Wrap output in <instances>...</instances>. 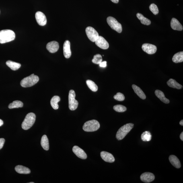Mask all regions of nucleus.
Instances as JSON below:
<instances>
[{
    "label": "nucleus",
    "instance_id": "17",
    "mask_svg": "<svg viewBox=\"0 0 183 183\" xmlns=\"http://www.w3.org/2000/svg\"><path fill=\"white\" fill-rule=\"evenodd\" d=\"M171 26L173 30L181 31L183 30V27L178 19L173 18L171 22Z\"/></svg>",
    "mask_w": 183,
    "mask_h": 183
},
{
    "label": "nucleus",
    "instance_id": "19",
    "mask_svg": "<svg viewBox=\"0 0 183 183\" xmlns=\"http://www.w3.org/2000/svg\"><path fill=\"white\" fill-rule=\"evenodd\" d=\"M15 169L16 172L19 174H27L31 173L30 169L23 165H17L15 167Z\"/></svg>",
    "mask_w": 183,
    "mask_h": 183
},
{
    "label": "nucleus",
    "instance_id": "25",
    "mask_svg": "<svg viewBox=\"0 0 183 183\" xmlns=\"http://www.w3.org/2000/svg\"><path fill=\"white\" fill-rule=\"evenodd\" d=\"M172 61L175 63H182L183 61V52H180L175 54L172 58Z\"/></svg>",
    "mask_w": 183,
    "mask_h": 183
},
{
    "label": "nucleus",
    "instance_id": "8",
    "mask_svg": "<svg viewBox=\"0 0 183 183\" xmlns=\"http://www.w3.org/2000/svg\"><path fill=\"white\" fill-rule=\"evenodd\" d=\"M85 32L89 39L93 42H95L99 36L98 33L92 27H87Z\"/></svg>",
    "mask_w": 183,
    "mask_h": 183
},
{
    "label": "nucleus",
    "instance_id": "35",
    "mask_svg": "<svg viewBox=\"0 0 183 183\" xmlns=\"http://www.w3.org/2000/svg\"><path fill=\"white\" fill-rule=\"evenodd\" d=\"M5 139L3 138L0 139V150L2 148L5 143Z\"/></svg>",
    "mask_w": 183,
    "mask_h": 183
},
{
    "label": "nucleus",
    "instance_id": "23",
    "mask_svg": "<svg viewBox=\"0 0 183 183\" xmlns=\"http://www.w3.org/2000/svg\"><path fill=\"white\" fill-rule=\"evenodd\" d=\"M41 145L44 150L48 151L49 149V142L47 136L44 135L42 137L41 141Z\"/></svg>",
    "mask_w": 183,
    "mask_h": 183
},
{
    "label": "nucleus",
    "instance_id": "6",
    "mask_svg": "<svg viewBox=\"0 0 183 183\" xmlns=\"http://www.w3.org/2000/svg\"><path fill=\"white\" fill-rule=\"evenodd\" d=\"M107 22L113 30H115L119 33L122 31V25L115 18L112 17H109L107 18Z\"/></svg>",
    "mask_w": 183,
    "mask_h": 183
},
{
    "label": "nucleus",
    "instance_id": "4",
    "mask_svg": "<svg viewBox=\"0 0 183 183\" xmlns=\"http://www.w3.org/2000/svg\"><path fill=\"white\" fill-rule=\"evenodd\" d=\"M36 120V115L34 113H30L27 114L23 122L21 127L24 130H28L33 125Z\"/></svg>",
    "mask_w": 183,
    "mask_h": 183
},
{
    "label": "nucleus",
    "instance_id": "26",
    "mask_svg": "<svg viewBox=\"0 0 183 183\" xmlns=\"http://www.w3.org/2000/svg\"><path fill=\"white\" fill-rule=\"evenodd\" d=\"M60 100V98L58 96H55L52 97L50 102L52 107L54 109L57 110L59 108V106H58V103Z\"/></svg>",
    "mask_w": 183,
    "mask_h": 183
},
{
    "label": "nucleus",
    "instance_id": "31",
    "mask_svg": "<svg viewBox=\"0 0 183 183\" xmlns=\"http://www.w3.org/2000/svg\"><path fill=\"white\" fill-rule=\"evenodd\" d=\"M102 61V56L100 54H97L94 56L92 61L93 63L99 65Z\"/></svg>",
    "mask_w": 183,
    "mask_h": 183
},
{
    "label": "nucleus",
    "instance_id": "12",
    "mask_svg": "<svg viewBox=\"0 0 183 183\" xmlns=\"http://www.w3.org/2000/svg\"><path fill=\"white\" fill-rule=\"evenodd\" d=\"M74 153L77 156L81 159H85L87 158V156L85 151L78 146H74L72 149Z\"/></svg>",
    "mask_w": 183,
    "mask_h": 183
},
{
    "label": "nucleus",
    "instance_id": "27",
    "mask_svg": "<svg viewBox=\"0 0 183 183\" xmlns=\"http://www.w3.org/2000/svg\"><path fill=\"white\" fill-rule=\"evenodd\" d=\"M136 16H137V18L141 21V24L144 25H147V26H148V25L151 24V21L148 19L144 17L143 15L139 13H137V14H136Z\"/></svg>",
    "mask_w": 183,
    "mask_h": 183
},
{
    "label": "nucleus",
    "instance_id": "29",
    "mask_svg": "<svg viewBox=\"0 0 183 183\" xmlns=\"http://www.w3.org/2000/svg\"><path fill=\"white\" fill-rule=\"evenodd\" d=\"M86 83L87 86L93 92H96L98 90V86L94 82L90 80H87L86 81Z\"/></svg>",
    "mask_w": 183,
    "mask_h": 183
},
{
    "label": "nucleus",
    "instance_id": "11",
    "mask_svg": "<svg viewBox=\"0 0 183 183\" xmlns=\"http://www.w3.org/2000/svg\"><path fill=\"white\" fill-rule=\"evenodd\" d=\"M36 18L37 23L40 26H44L46 24L47 22L46 17L41 12H37L36 14Z\"/></svg>",
    "mask_w": 183,
    "mask_h": 183
},
{
    "label": "nucleus",
    "instance_id": "22",
    "mask_svg": "<svg viewBox=\"0 0 183 183\" xmlns=\"http://www.w3.org/2000/svg\"><path fill=\"white\" fill-rule=\"evenodd\" d=\"M167 84L169 86L178 89H180L182 88V86L173 79H170L167 82Z\"/></svg>",
    "mask_w": 183,
    "mask_h": 183
},
{
    "label": "nucleus",
    "instance_id": "30",
    "mask_svg": "<svg viewBox=\"0 0 183 183\" xmlns=\"http://www.w3.org/2000/svg\"><path fill=\"white\" fill-rule=\"evenodd\" d=\"M141 139L144 141H149L152 139L151 134L149 131H146L144 132L141 135Z\"/></svg>",
    "mask_w": 183,
    "mask_h": 183
},
{
    "label": "nucleus",
    "instance_id": "37",
    "mask_svg": "<svg viewBox=\"0 0 183 183\" xmlns=\"http://www.w3.org/2000/svg\"><path fill=\"white\" fill-rule=\"evenodd\" d=\"M180 139L182 141H183V132L180 134Z\"/></svg>",
    "mask_w": 183,
    "mask_h": 183
},
{
    "label": "nucleus",
    "instance_id": "7",
    "mask_svg": "<svg viewBox=\"0 0 183 183\" xmlns=\"http://www.w3.org/2000/svg\"><path fill=\"white\" fill-rule=\"evenodd\" d=\"M76 94L75 91L72 89L70 90L69 95V108L71 111L76 109L79 105V102L75 99Z\"/></svg>",
    "mask_w": 183,
    "mask_h": 183
},
{
    "label": "nucleus",
    "instance_id": "15",
    "mask_svg": "<svg viewBox=\"0 0 183 183\" xmlns=\"http://www.w3.org/2000/svg\"><path fill=\"white\" fill-rule=\"evenodd\" d=\"M63 51L64 56L66 58H69L71 55L70 49V43L69 40H66L64 42L63 46Z\"/></svg>",
    "mask_w": 183,
    "mask_h": 183
},
{
    "label": "nucleus",
    "instance_id": "14",
    "mask_svg": "<svg viewBox=\"0 0 183 183\" xmlns=\"http://www.w3.org/2000/svg\"><path fill=\"white\" fill-rule=\"evenodd\" d=\"M46 49L51 53H54L59 49V44L56 41H52L48 42L46 45Z\"/></svg>",
    "mask_w": 183,
    "mask_h": 183
},
{
    "label": "nucleus",
    "instance_id": "1",
    "mask_svg": "<svg viewBox=\"0 0 183 183\" xmlns=\"http://www.w3.org/2000/svg\"><path fill=\"white\" fill-rule=\"evenodd\" d=\"M15 38V33L10 30L0 31V43L5 44L13 40Z\"/></svg>",
    "mask_w": 183,
    "mask_h": 183
},
{
    "label": "nucleus",
    "instance_id": "9",
    "mask_svg": "<svg viewBox=\"0 0 183 183\" xmlns=\"http://www.w3.org/2000/svg\"><path fill=\"white\" fill-rule=\"evenodd\" d=\"M95 42L97 46L103 49H108L109 46L108 42L102 36H99Z\"/></svg>",
    "mask_w": 183,
    "mask_h": 183
},
{
    "label": "nucleus",
    "instance_id": "33",
    "mask_svg": "<svg viewBox=\"0 0 183 183\" xmlns=\"http://www.w3.org/2000/svg\"><path fill=\"white\" fill-rule=\"evenodd\" d=\"M150 10L152 12L153 14L157 15L159 13L158 9L157 6L154 3L151 4L149 7Z\"/></svg>",
    "mask_w": 183,
    "mask_h": 183
},
{
    "label": "nucleus",
    "instance_id": "21",
    "mask_svg": "<svg viewBox=\"0 0 183 183\" xmlns=\"http://www.w3.org/2000/svg\"><path fill=\"white\" fill-rule=\"evenodd\" d=\"M132 87L136 94H137L140 98L143 99V100L145 99L146 98V95L143 92L139 87L137 86L136 85H132Z\"/></svg>",
    "mask_w": 183,
    "mask_h": 183
},
{
    "label": "nucleus",
    "instance_id": "38",
    "mask_svg": "<svg viewBox=\"0 0 183 183\" xmlns=\"http://www.w3.org/2000/svg\"><path fill=\"white\" fill-rule=\"evenodd\" d=\"M113 3H118L119 0H111Z\"/></svg>",
    "mask_w": 183,
    "mask_h": 183
},
{
    "label": "nucleus",
    "instance_id": "3",
    "mask_svg": "<svg viewBox=\"0 0 183 183\" xmlns=\"http://www.w3.org/2000/svg\"><path fill=\"white\" fill-rule=\"evenodd\" d=\"M39 81L38 76L33 74L28 77L25 78L21 81L20 85L24 87H30L36 85Z\"/></svg>",
    "mask_w": 183,
    "mask_h": 183
},
{
    "label": "nucleus",
    "instance_id": "18",
    "mask_svg": "<svg viewBox=\"0 0 183 183\" xmlns=\"http://www.w3.org/2000/svg\"><path fill=\"white\" fill-rule=\"evenodd\" d=\"M169 161L176 168H180L181 167L180 161L178 158L174 155H171L169 157Z\"/></svg>",
    "mask_w": 183,
    "mask_h": 183
},
{
    "label": "nucleus",
    "instance_id": "39",
    "mask_svg": "<svg viewBox=\"0 0 183 183\" xmlns=\"http://www.w3.org/2000/svg\"><path fill=\"white\" fill-rule=\"evenodd\" d=\"M3 124V122L2 120L0 119V126H2Z\"/></svg>",
    "mask_w": 183,
    "mask_h": 183
},
{
    "label": "nucleus",
    "instance_id": "34",
    "mask_svg": "<svg viewBox=\"0 0 183 183\" xmlns=\"http://www.w3.org/2000/svg\"><path fill=\"white\" fill-rule=\"evenodd\" d=\"M114 98L115 100L119 101H123L125 99L124 95L121 93H118L115 95Z\"/></svg>",
    "mask_w": 183,
    "mask_h": 183
},
{
    "label": "nucleus",
    "instance_id": "41",
    "mask_svg": "<svg viewBox=\"0 0 183 183\" xmlns=\"http://www.w3.org/2000/svg\"><path fill=\"white\" fill-rule=\"evenodd\" d=\"M29 183H34V182H29Z\"/></svg>",
    "mask_w": 183,
    "mask_h": 183
},
{
    "label": "nucleus",
    "instance_id": "16",
    "mask_svg": "<svg viewBox=\"0 0 183 183\" xmlns=\"http://www.w3.org/2000/svg\"><path fill=\"white\" fill-rule=\"evenodd\" d=\"M102 158L106 162L112 163L115 160L114 157L111 154L105 151H102L100 153Z\"/></svg>",
    "mask_w": 183,
    "mask_h": 183
},
{
    "label": "nucleus",
    "instance_id": "28",
    "mask_svg": "<svg viewBox=\"0 0 183 183\" xmlns=\"http://www.w3.org/2000/svg\"><path fill=\"white\" fill-rule=\"evenodd\" d=\"M23 103L21 101L15 100L9 104L8 108L10 109L22 108L23 107Z\"/></svg>",
    "mask_w": 183,
    "mask_h": 183
},
{
    "label": "nucleus",
    "instance_id": "2",
    "mask_svg": "<svg viewBox=\"0 0 183 183\" xmlns=\"http://www.w3.org/2000/svg\"><path fill=\"white\" fill-rule=\"evenodd\" d=\"M134 124L132 123L127 124L121 127L117 132L116 139L118 141L123 139L127 134L133 128Z\"/></svg>",
    "mask_w": 183,
    "mask_h": 183
},
{
    "label": "nucleus",
    "instance_id": "5",
    "mask_svg": "<svg viewBox=\"0 0 183 183\" xmlns=\"http://www.w3.org/2000/svg\"><path fill=\"white\" fill-rule=\"evenodd\" d=\"M100 127V124L97 120H92L85 122L83 126V129L85 132H92L96 131Z\"/></svg>",
    "mask_w": 183,
    "mask_h": 183
},
{
    "label": "nucleus",
    "instance_id": "10",
    "mask_svg": "<svg viewBox=\"0 0 183 183\" xmlns=\"http://www.w3.org/2000/svg\"><path fill=\"white\" fill-rule=\"evenodd\" d=\"M142 48L144 52L149 54H155L157 50L156 46L149 44H143L142 46Z\"/></svg>",
    "mask_w": 183,
    "mask_h": 183
},
{
    "label": "nucleus",
    "instance_id": "32",
    "mask_svg": "<svg viewBox=\"0 0 183 183\" xmlns=\"http://www.w3.org/2000/svg\"><path fill=\"white\" fill-rule=\"evenodd\" d=\"M113 109L116 111L118 112H123L126 110V107L122 105H116L113 107Z\"/></svg>",
    "mask_w": 183,
    "mask_h": 183
},
{
    "label": "nucleus",
    "instance_id": "13",
    "mask_svg": "<svg viewBox=\"0 0 183 183\" xmlns=\"http://www.w3.org/2000/svg\"><path fill=\"white\" fill-rule=\"evenodd\" d=\"M155 177L153 173L145 172L143 173L141 176V180L145 183L151 182L155 180Z\"/></svg>",
    "mask_w": 183,
    "mask_h": 183
},
{
    "label": "nucleus",
    "instance_id": "20",
    "mask_svg": "<svg viewBox=\"0 0 183 183\" xmlns=\"http://www.w3.org/2000/svg\"><path fill=\"white\" fill-rule=\"evenodd\" d=\"M155 94L158 98L163 102L166 104L170 103V100L165 97L164 93L163 92L157 89L155 91Z\"/></svg>",
    "mask_w": 183,
    "mask_h": 183
},
{
    "label": "nucleus",
    "instance_id": "36",
    "mask_svg": "<svg viewBox=\"0 0 183 183\" xmlns=\"http://www.w3.org/2000/svg\"><path fill=\"white\" fill-rule=\"evenodd\" d=\"M107 63L106 61H102L99 65L101 67L105 68L107 67Z\"/></svg>",
    "mask_w": 183,
    "mask_h": 183
},
{
    "label": "nucleus",
    "instance_id": "24",
    "mask_svg": "<svg viewBox=\"0 0 183 183\" xmlns=\"http://www.w3.org/2000/svg\"><path fill=\"white\" fill-rule=\"evenodd\" d=\"M7 65L13 71H16L18 70L21 67L20 64L16 62L8 60L6 63Z\"/></svg>",
    "mask_w": 183,
    "mask_h": 183
},
{
    "label": "nucleus",
    "instance_id": "40",
    "mask_svg": "<svg viewBox=\"0 0 183 183\" xmlns=\"http://www.w3.org/2000/svg\"><path fill=\"white\" fill-rule=\"evenodd\" d=\"M180 125H181V126H183V120H182L180 121Z\"/></svg>",
    "mask_w": 183,
    "mask_h": 183
}]
</instances>
